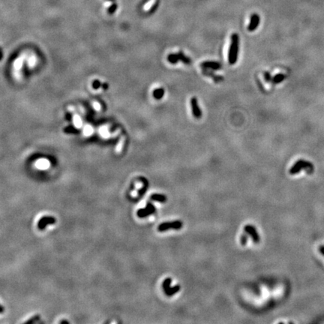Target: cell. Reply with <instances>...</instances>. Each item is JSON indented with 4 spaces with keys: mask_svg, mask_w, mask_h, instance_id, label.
Masks as SVG:
<instances>
[{
    "mask_svg": "<svg viewBox=\"0 0 324 324\" xmlns=\"http://www.w3.org/2000/svg\"><path fill=\"white\" fill-rule=\"evenodd\" d=\"M201 66L204 68H209L213 70H218L222 68V66L218 62H204L202 63Z\"/></svg>",
    "mask_w": 324,
    "mask_h": 324,
    "instance_id": "9c48e42d",
    "label": "cell"
},
{
    "mask_svg": "<svg viewBox=\"0 0 324 324\" xmlns=\"http://www.w3.org/2000/svg\"><path fill=\"white\" fill-rule=\"evenodd\" d=\"M151 199L153 200H156V201L159 202H165L167 200V198H166L164 195L162 194H152L151 196Z\"/></svg>",
    "mask_w": 324,
    "mask_h": 324,
    "instance_id": "5bb4252c",
    "label": "cell"
},
{
    "mask_svg": "<svg viewBox=\"0 0 324 324\" xmlns=\"http://www.w3.org/2000/svg\"><path fill=\"white\" fill-rule=\"evenodd\" d=\"M302 170H306L308 174H311L314 170V166L311 162L301 159L298 160L290 169L289 173L291 175H296Z\"/></svg>",
    "mask_w": 324,
    "mask_h": 324,
    "instance_id": "7a4b0ae2",
    "label": "cell"
},
{
    "mask_svg": "<svg viewBox=\"0 0 324 324\" xmlns=\"http://www.w3.org/2000/svg\"><path fill=\"white\" fill-rule=\"evenodd\" d=\"M167 60L170 63H173V64H174V63H176L178 61H179V59H178L177 54H170L169 56H167Z\"/></svg>",
    "mask_w": 324,
    "mask_h": 324,
    "instance_id": "d6986e66",
    "label": "cell"
},
{
    "mask_svg": "<svg viewBox=\"0 0 324 324\" xmlns=\"http://www.w3.org/2000/svg\"><path fill=\"white\" fill-rule=\"evenodd\" d=\"M264 78H265L266 81H267V82L272 81V76H271V74L269 73L268 71L264 72Z\"/></svg>",
    "mask_w": 324,
    "mask_h": 324,
    "instance_id": "44dd1931",
    "label": "cell"
},
{
    "mask_svg": "<svg viewBox=\"0 0 324 324\" xmlns=\"http://www.w3.org/2000/svg\"><path fill=\"white\" fill-rule=\"evenodd\" d=\"M191 104L192 107V111H193L194 116L196 118L201 117V111H200V107H199L198 101L195 98H192L191 99Z\"/></svg>",
    "mask_w": 324,
    "mask_h": 324,
    "instance_id": "ba28073f",
    "label": "cell"
},
{
    "mask_svg": "<svg viewBox=\"0 0 324 324\" xmlns=\"http://www.w3.org/2000/svg\"><path fill=\"white\" fill-rule=\"evenodd\" d=\"M285 78H286L285 75L283 74H278L275 75V76L272 79V81L273 83L278 84V83H281V82H282L283 80L285 79Z\"/></svg>",
    "mask_w": 324,
    "mask_h": 324,
    "instance_id": "7c38bea8",
    "label": "cell"
},
{
    "mask_svg": "<svg viewBox=\"0 0 324 324\" xmlns=\"http://www.w3.org/2000/svg\"><path fill=\"white\" fill-rule=\"evenodd\" d=\"M260 16L257 14H253L251 17V20H250V23L248 26V29L250 32H253L258 28L260 23Z\"/></svg>",
    "mask_w": 324,
    "mask_h": 324,
    "instance_id": "5b68a950",
    "label": "cell"
},
{
    "mask_svg": "<svg viewBox=\"0 0 324 324\" xmlns=\"http://www.w3.org/2000/svg\"><path fill=\"white\" fill-rule=\"evenodd\" d=\"M92 129L90 126H88L84 128V134H85L86 135H87V136H88V135H90L91 134H92Z\"/></svg>",
    "mask_w": 324,
    "mask_h": 324,
    "instance_id": "7402d4cb",
    "label": "cell"
},
{
    "mask_svg": "<svg viewBox=\"0 0 324 324\" xmlns=\"http://www.w3.org/2000/svg\"><path fill=\"white\" fill-rule=\"evenodd\" d=\"M244 230H245V232H246V234L248 235V236H251L254 242V243L260 242V235H259L258 231H257L256 228L254 227V226L249 225V224H248V225L245 226Z\"/></svg>",
    "mask_w": 324,
    "mask_h": 324,
    "instance_id": "3957f363",
    "label": "cell"
},
{
    "mask_svg": "<svg viewBox=\"0 0 324 324\" xmlns=\"http://www.w3.org/2000/svg\"><path fill=\"white\" fill-rule=\"evenodd\" d=\"M319 251H320V253L322 254V255H323L324 256V246H320V248H319Z\"/></svg>",
    "mask_w": 324,
    "mask_h": 324,
    "instance_id": "cb8c5ba5",
    "label": "cell"
},
{
    "mask_svg": "<svg viewBox=\"0 0 324 324\" xmlns=\"http://www.w3.org/2000/svg\"><path fill=\"white\" fill-rule=\"evenodd\" d=\"M23 56H21L20 57H19L18 59H17L14 62V68L16 71H19V70L21 69L22 66L23 64Z\"/></svg>",
    "mask_w": 324,
    "mask_h": 324,
    "instance_id": "8fae6325",
    "label": "cell"
},
{
    "mask_svg": "<svg viewBox=\"0 0 324 324\" xmlns=\"http://www.w3.org/2000/svg\"><path fill=\"white\" fill-rule=\"evenodd\" d=\"M164 90L163 89H157L154 91L153 92V96L154 98L156 99H161L164 95Z\"/></svg>",
    "mask_w": 324,
    "mask_h": 324,
    "instance_id": "2e32d148",
    "label": "cell"
},
{
    "mask_svg": "<svg viewBox=\"0 0 324 324\" xmlns=\"http://www.w3.org/2000/svg\"><path fill=\"white\" fill-rule=\"evenodd\" d=\"M103 88L104 89V90H107V89L108 88V85L107 83H104L103 84Z\"/></svg>",
    "mask_w": 324,
    "mask_h": 324,
    "instance_id": "484cf974",
    "label": "cell"
},
{
    "mask_svg": "<svg viewBox=\"0 0 324 324\" xmlns=\"http://www.w3.org/2000/svg\"><path fill=\"white\" fill-rule=\"evenodd\" d=\"M94 107H95V109L98 110L100 109V106H99L98 103H97V102L94 103Z\"/></svg>",
    "mask_w": 324,
    "mask_h": 324,
    "instance_id": "d4e9b609",
    "label": "cell"
},
{
    "mask_svg": "<svg viewBox=\"0 0 324 324\" xmlns=\"http://www.w3.org/2000/svg\"><path fill=\"white\" fill-rule=\"evenodd\" d=\"M239 36L236 33H234L231 36V44L230 46L229 54H228V61L230 65H234L236 62L239 52Z\"/></svg>",
    "mask_w": 324,
    "mask_h": 324,
    "instance_id": "6da1fadb",
    "label": "cell"
},
{
    "mask_svg": "<svg viewBox=\"0 0 324 324\" xmlns=\"http://www.w3.org/2000/svg\"><path fill=\"white\" fill-rule=\"evenodd\" d=\"M155 212V209L154 207V206L152 203H147L146 208L144 209V210H140L138 212V215L139 217L143 218V217H146L148 215H151V214H153Z\"/></svg>",
    "mask_w": 324,
    "mask_h": 324,
    "instance_id": "8992f818",
    "label": "cell"
},
{
    "mask_svg": "<svg viewBox=\"0 0 324 324\" xmlns=\"http://www.w3.org/2000/svg\"><path fill=\"white\" fill-rule=\"evenodd\" d=\"M55 222H56V219H55L54 218L43 217L42 218H41L40 221H39L38 226L39 229L40 230H44L47 225H49V224H55Z\"/></svg>",
    "mask_w": 324,
    "mask_h": 324,
    "instance_id": "52a82bcc",
    "label": "cell"
},
{
    "mask_svg": "<svg viewBox=\"0 0 324 324\" xmlns=\"http://www.w3.org/2000/svg\"><path fill=\"white\" fill-rule=\"evenodd\" d=\"M92 86H93V88L95 89V90H98V89L101 86V83L98 80H95V81L93 82V84H92Z\"/></svg>",
    "mask_w": 324,
    "mask_h": 324,
    "instance_id": "603a6c76",
    "label": "cell"
},
{
    "mask_svg": "<svg viewBox=\"0 0 324 324\" xmlns=\"http://www.w3.org/2000/svg\"><path fill=\"white\" fill-rule=\"evenodd\" d=\"M35 166L38 168V169H41V170L47 169V168L50 167V162L48 160H47V159H44V158L39 159V160L37 161V162H36Z\"/></svg>",
    "mask_w": 324,
    "mask_h": 324,
    "instance_id": "30bf717a",
    "label": "cell"
},
{
    "mask_svg": "<svg viewBox=\"0 0 324 324\" xmlns=\"http://www.w3.org/2000/svg\"><path fill=\"white\" fill-rule=\"evenodd\" d=\"M2 311H3V308H2L1 306H0V313H2Z\"/></svg>",
    "mask_w": 324,
    "mask_h": 324,
    "instance_id": "4316f807",
    "label": "cell"
},
{
    "mask_svg": "<svg viewBox=\"0 0 324 324\" xmlns=\"http://www.w3.org/2000/svg\"><path fill=\"white\" fill-rule=\"evenodd\" d=\"M182 223L179 221H176V222H171V223H164L159 225L158 227V231H164L168 229H176L179 230L182 227Z\"/></svg>",
    "mask_w": 324,
    "mask_h": 324,
    "instance_id": "277c9868",
    "label": "cell"
},
{
    "mask_svg": "<svg viewBox=\"0 0 324 324\" xmlns=\"http://www.w3.org/2000/svg\"><path fill=\"white\" fill-rule=\"evenodd\" d=\"M36 63H37V58L35 55H32L28 60V66H30V68H33L35 66Z\"/></svg>",
    "mask_w": 324,
    "mask_h": 324,
    "instance_id": "ac0fdd59",
    "label": "cell"
},
{
    "mask_svg": "<svg viewBox=\"0 0 324 324\" xmlns=\"http://www.w3.org/2000/svg\"><path fill=\"white\" fill-rule=\"evenodd\" d=\"M176 54H177L179 61L183 62L186 63V64H190V63H191V59H190L188 57H187V56H185V55L183 54V53L179 52Z\"/></svg>",
    "mask_w": 324,
    "mask_h": 324,
    "instance_id": "4fadbf2b",
    "label": "cell"
},
{
    "mask_svg": "<svg viewBox=\"0 0 324 324\" xmlns=\"http://www.w3.org/2000/svg\"><path fill=\"white\" fill-rule=\"evenodd\" d=\"M179 289H180L179 286H176V287H174L172 288L169 287L167 290H165L164 292H165L166 295H167V296H172L173 294H176V292H178V291L179 290Z\"/></svg>",
    "mask_w": 324,
    "mask_h": 324,
    "instance_id": "9a60e30c",
    "label": "cell"
},
{
    "mask_svg": "<svg viewBox=\"0 0 324 324\" xmlns=\"http://www.w3.org/2000/svg\"><path fill=\"white\" fill-rule=\"evenodd\" d=\"M73 122H74V127H76V128H80V127L82 126L81 119H80V116H78V115H75V116H74Z\"/></svg>",
    "mask_w": 324,
    "mask_h": 324,
    "instance_id": "e0dca14e",
    "label": "cell"
},
{
    "mask_svg": "<svg viewBox=\"0 0 324 324\" xmlns=\"http://www.w3.org/2000/svg\"><path fill=\"white\" fill-rule=\"evenodd\" d=\"M248 234H243L242 235L241 238H240V242H241L242 246H246L247 242H248Z\"/></svg>",
    "mask_w": 324,
    "mask_h": 324,
    "instance_id": "ffe728a7",
    "label": "cell"
}]
</instances>
